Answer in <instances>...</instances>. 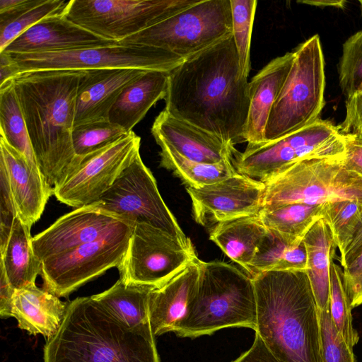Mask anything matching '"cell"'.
<instances>
[{"mask_svg":"<svg viewBox=\"0 0 362 362\" xmlns=\"http://www.w3.org/2000/svg\"><path fill=\"white\" fill-rule=\"evenodd\" d=\"M165 110L221 139L227 146L245 142L250 97L240 71L233 35L169 72Z\"/></svg>","mask_w":362,"mask_h":362,"instance_id":"obj_1","label":"cell"},{"mask_svg":"<svg viewBox=\"0 0 362 362\" xmlns=\"http://www.w3.org/2000/svg\"><path fill=\"white\" fill-rule=\"evenodd\" d=\"M83 70H42L13 78L37 164L53 188L75 160L72 144Z\"/></svg>","mask_w":362,"mask_h":362,"instance_id":"obj_2","label":"cell"},{"mask_svg":"<svg viewBox=\"0 0 362 362\" xmlns=\"http://www.w3.org/2000/svg\"><path fill=\"white\" fill-rule=\"evenodd\" d=\"M257 334L278 362H323L319 309L306 272L253 278Z\"/></svg>","mask_w":362,"mask_h":362,"instance_id":"obj_3","label":"cell"},{"mask_svg":"<svg viewBox=\"0 0 362 362\" xmlns=\"http://www.w3.org/2000/svg\"><path fill=\"white\" fill-rule=\"evenodd\" d=\"M151 325L125 327L91 296L68 303L62 323L47 339L44 362H160Z\"/></svg>","mask_w":362,"mask_h":362,"instance_id":"obj_4","label":"cell"},{"mask_svg":"<svg viewBox=\"0 0 362 362\" xmlns=\"http://www.w3.org/2000/svg\"><path fill=\"white\" fill-rule=\"evenodd\" d=\"M196 292L175 327L179 337H197L230 327L254 330L257 300L253 279L232 264L199 259Z\"/></svg>","mask_w":362,"mask_h":362,"instance_id":"obj_5","label":"cell"},{"mask_svg":"<svg viewBox=\"0 0 362 362\" xmlns=\"http://www.w3.org/2000/svg\"><path fill=\"white\" fill-rule=\"evenodd\" d=\"M230 0L198 1L121 41L154 49L160 71L170 72L232 34Z\"/></svg>","mask_w":362,"mask_h":362,"instance_id":"obj_6","label":"cell"},{"mask_svg":"<svg viewBox=\"0 0 362 362\" xmlns=\"http://www.w3.org/2000/svg\"><path fill=\"white\" fill-rule=\"evenodd\" d=\"M293 52L291 70L268 117L264 142L312 124L324 107L325 62L319 35L300 44Z\"/></svg>","mask_w":362,"mask_h":362,"instance_id":"obj_7","label":"cell"},{"mask_svg":"<svg viewBox=\"0 0 362 362\" xmlns=\"http://www.w3.org/2000/svg\"><path fill=\"white\" fill-rule=\"evenodd\" d=\"M264 185L261 210L295 203L322 205L344 199L362 203V177L346 168L344 158L297 162Z\"/></svg>","mask_w":362,"mask_h":362,"instance_id":"obj_8","label":"cell"},{"mask_svg":"<svg viewBox=\"0 0 362 362\" xmlns=\"http://www.w3.org/2000/svg\"><path fill=\"white\" fill-rule=\"evenodd\" d=\"M345 150L346 138L339 126L319 119L279 139L237 151L232 163L238 173L264 183L297 162L343 158Z\"/></svg>","mask_w":362,"mask_h":362,"instance_id":"obj_9","label":"cell"},{"mask_svg":"<svg viewBox=\"0 0 362 362\" xmlns=\"http://www.w3.org/2000/svg\"><path fill=\"white\" fill-rule=\"evenodd\" d=\"M198 0H69L64 14L95 35L121 42Z\"/></svg>","mask_w":362,"mask_h":362,"instance_id":"obj_10","label":"cell"},{"mask_svg":"<svg viewBox=\"0 0 362 362\" xmlns=\"http://www.w3.org/2000/svg\"><path fill=\"white\" fill-rule=\"evenodd\" d=\"M93 204L126 221L148 224L185 245H192L164 202L156 181L140 153Z\"/></svg>","mask_w":362,"mask_h":362,"instance_id":"obj_11","label":"cell"},{"mask_svg":"<svg viewBox=\"0 0 362 362\" xmlns=\"http://www.w3.org/2000/svg\"><path fill=\"white\" fill-rule=\"evenodd\" d=\"M197 258L193 245H185L160 229L136 223L117 267L119 279L126 284L159 288Z\"/></svg>","mask_w":362,"mask_h":362,"instance_id":"obj_12","label":"cell"},{"mask_svg":"<svg viewBox=\"0 0 362 362\" xmlns=\"http://www.w3.org/2000/svg\"><path fill=\"white\" fill-rule=\"evenodd\" d=\"M140 144V137L131 132L99 150L76 156L70 170L54 187V195L76 209L93 204L139 154Z\"/></svg>","mask_w":362,"mask_h":362,"instance_id":"obj_13","label":"cell"},{"mask_svg":"<svg viewBox=\"0 0 362 362\" xmlns=\"http://www.w3.org/2000/svg\"><path fill=\"white\" fill-rule=\"evenodd\" d=\"M134 224H129L107 235L42 261L44 289L57 297L74 291L118 267L127 252Z\"/></svg>","mask_w":362,"mask_h":362,"instance_id":"obj_14","label":"cell"},{"mask_svg":"<svg viewBox=\"0 0 362 362\" xmlns=\"http://www.w3.org/2000/svg\"><path fill=\"white\" fill-rule=\"evenodd\" d=\"M8 54L14 76L23 72L42 70L136 69L159 71L156 54L151 47L122 42L66 51Z\"/></svg>","mask_w":362,"mask_h":362,"instance_id":"obj_15","label":"cell"},{"mask_svg":"<svg viewBox=\"0 0 362 362\" xmlns=\"http://www.w3.org/2000/svg\"><path fill=\"white\" fill-rule=\"evenodd\" d=\"M195 221L204 227L238 218L257 216L262 207L264 183L236 173L199 188L187 187Z\"/></svg>","mask_w":362,"mask_h":362,"instance_id":"obj_16","label":"cell"},{"mask_svg":"<svg viewBox=\"0 0 362 362\" xmlns=\"http://www.w3.org/2000/svg\"><path fill=\"white\" fill-rule=\"evenodd\" d=\"M129 224L134 223L93 204L76 208L59 218L33 238V247L36 256L42 261L98 240Z\"/></svg>","mask_w":362,"mask_h":362,"instance_id":"obj_17","label":"cell"},{"mask_svg":"<svg viewBox=\"0 0 362 362\" xmlns=\"http://www.w3.org/2000/svg\"><path fill=\"white\" fill-rule=\"evenodd\" d=\"M0 162L7 171L18 215L30 228L42 214L54 188L36 163L0 136Z\"/></svg>","mask_w":362,"mask_h":362,"instance_id":"obj_18","label":"cell"},{"mask_svg":"<svg viewBox=\"0 0 362 362\" xmlns=\"http://www.w3.org/2000/svg\"><path fill=\"white\" fill-rule=\"evenodd\" d=\"M151 134L158 146H166L195 162L214 164L233 160L237 151L214 134L172 116L165 110L156 117Z\"/></svg>","mask_w":362,"mask_h":362,"instance_id":"obj_19","label":"cell"},{"mask_svg":"<svg viewBox=\"0 0 362 362\" xmlns=\"http://www.w3.org/2000/svg\"><path fill=\"white\" fill-rule=\"evenodd\" d=\"M146 71L136 69L83 70L78 81L74 126L108 119L111 108L123 90Z\"/></svg>","mask_w":362,"mask_h":362,"instance_id":"obj_20","label":"cell"},{"mask_svg":"<svg viewBox=\"0 0 362 362\" xmlns=\"http://www.w3.org/2000/svg\"><path fill=\"white\" fill-rule=\"evenodd\" d=\"M116 42L74 23L63 11L41 20L17 37L3 51L8 53L52 52Z\"/></svg>","mask_w":362,"mask_h":362,"instance_id":"obj_21","label":"cell"},{"mask_svg":"<svg viewBox=\"0 0 362 362\" xmlns=\"http://www.w3.org/2000/svg\"><path fill=\"white\" fill-rule=\"evenodd\" d=\"M293 59V52L276 57L249 82L250 107L245 131L247 146L264 142V131L269 113L288 75Z\"/></svg>","mask_w":362,"mask_h":362,"instance_id":"obj_22","label":"cell"},{"mask_svg":"<svg viewBox=\"0 0 362 362\" xmlns=\"http://www.w3.org/2000/svg\"><path fill=\"white\" fill-rule=\"evenodd\" d=\"M199 261L196 259L165 284L151 292L149 321L154 336L173 332L186 314L197 287Z\"/></svg>","mask_w":362,"mask_h":362,"instance_id":"obj_23","label":"cell"},{"mask_svg":"<svg viewBox=\"0 0 362 362\" xmlns=\"http://www.w3.org/2000/svg\"><path fill=\"white\" fill-rule=\"evenodd\" d=\"M67 306L59 297L35 284L15 291L11 317L21 329L48 339L59 329Z\"/></svg>","mask_w":362,"mask_h":362,"instance_id":"obj_24","label":"cell"},{"mask_svg":"<svg viewBox=\"0 0 362 362\" xmlns=\"http://www.w3.org/2000/svg\"><path fill=\"white\" fill-rule=\"evenodd\" d=\"M169 72L146 71L121 93L109 113L108 119L127 132L145 117L150 108L165 95Z\"/></svg>","mask_w":362,"mask_h":362,"instance_id":"obj_25","label":"cell"},{"mask_svg":"<svg viewBox=\"0 0 362 362\" xmlns=\"http://www.w3.org/2000/svg\"><path fill=\"white\" fill-rule=\"evenodd\" d=\"M267 232L258 216H246L216 225L209 238L250 276L252 262Z\"/></svg>","mask_w":362,"mask_h":362,"instance_id":"obj_26","label":"cell"},{"mask_svg":"<svg viewBox=\"0 0 362 362\" xmlns=\"http://www.w3.org/2000/svg\"><path fill=\"white\" fill-rule=\"evenodd\" d=\"M307 252V269L310 286L320 310L329 309L330 272L337 247L323 218L317 221L303 238Z\"/></svg>","mask_w":362,"mask_h":362,"instance_id":"obj_27","label":"cell"},{"mask_svg":"<svg viewBox=\"0 0 362 362\" xmlns=\"http://www.w3.org/2000/svg\"><path fill=\"white\" fill-rule=\"evenodd\" d=\"M30 228L18 215L8 243L1 252V268L15 290L35 285L41 273L42 261L35 254Z\"/></svg>","mask_w":362,"mask_h":362,"instance_id":"obj_28","label":"cell"},{"mask_svg":"<svg viewBox=\"0 0 362 362\" xmlns=\"http://www.w3.org/2000/svg\"><path fill=\"white\" fill-rule=\"evenodd\" d=\"M154 288L126 284L119 279L110 288L91 297L125 327L136 330L151 325L149 297Z\"/></svg>","mask_w":362,"mask_h":362,"instance_id":"obj_29","label":"cell"},{"mask_svg":"<svg viewBox=\"0 0 362 362\" xmlns=\"http://www.w3.org/2000/svg\"><path fill=\"white\" fill-rule=\"evenodd\" d=\"M325 204H290L258 214L267 229L276 232L292 245L300 244L313 225L324 216Z\"/></svg>","mask_w":362,"mask_h":362,"instance_id":"obj_30","label":"cell"},{"mask_svg":"<svg viewBox=\"0 0 362 362\" xmlns=\"http://www.w3.org/2000/svg\"><path fill=\"white\" fill-rule=\"evenodd\" d=\"M307 269V252L303 240L292 245L278 233L267 229L250 266V276L268 271H300Z\"/></svg>","mask_w":362,"mask_h":362,"instance_id":"obj_31","label":"cell"},{"mask_svg":"<svg viewBox=\"0 0 362 362\" xmlns=\"http://www.w3.org/2000/svg\"><path fill=\"white\" fill-rule=\"evenodd\" d=\"M160 166L173 171L187 187L199 188L231 177L236 171L232 160L209 164L190 160L173 149L160 145Z\"/></svg>","mask_w":362,"mask_h":362,"instance_id":"obj_32","label":"cell"},{"mask_svg":"<svg viewBox=\"0 0 362 362\" xmlns=\"http://www.w3.org/2000/svg\"><path fill=\"white\" fill-rule=\"evenodd\" d=\"M0 124L1 136L37 164L13 79L0 86Z\"/></svg>","mask_w":362,"mask_h":362,"instance_id":"obj_33","label":"cell"},{"mask_svg":"<svg viewBox=\"0 0 362 362\" xmlns=\"http://www.w3.org/2000/svg\"><path fill=\"white\" fill-rule=\"evenodd\" d=\"M362 217V203L344 199L326 203L323 219L329 227L340 255L349 244Z\"/></svg>","mask_w":362,"mask_h":362,"instance_id":"obj_34","label":"cell"},{"mask_svg":"<svg viewBox=\"0 0 362 362\" xmlns=\"http://www.w3.org/2000/svg\"><path fill=\"white\" fill-rule=\"evenodd\" d=\"M330 274L331 317L338 332L353 349L358 343L359 337L353 326L352 308L344 285L343 268L333 262Z\"/></svg>","mask_w":362,"mask_h":362,"instance_id":"obj_35","label":"cell"},{"mask_svg":"<svg viewBox=\"0 0 362 362\" xmlns=\"http://www.w3.org/2000/svg\"><path fill=\"white\" fill-rule=\"evenodd\" d=\"M129 133L109 119L74 126L72 144L75 155L84 156L114 143Z\"/></svg>","mask_w":362,"mask_h":362,"instance_id":"obj_36","label":"cell"},{"mask_svg":"<svg viewBox=\"0 0 362 362\" xmlns=\"http://www.w3.org/2000/svg\"><path fill=\"white\" fill-rule=\"evenodd\" d=\"M230 1L232 35L237 49L241 74L247 78L251 69V37L257 1L256 0Z\"/></svg>","mask_w":362,"mask_h":362,"instance_id":"obj_37","label":"cell"},{"mask_svg":"<svg viewBox=\"0 0 362 362\" xmlns=\"http://www.w3.org/2000/svg\"><path fill=\"white\" fill-rule=\"evenodd\" d=\"M68 3L64 0H35L7 24L0 26V52L41 20L64 11Z\"/></svg>","mask_w":362,"mask_h":362,"instance_id":"obj_38","label":"cell"},{"mask_svg":"<svg viewBox=\"0 0 362 362\" xmlns=\"http://www.w3.org/2000/svg\"><path fill=\"white\" fill-rule=\"evenodd\" d=\"M339 81L346 98L362 93V30L350 36L343 45Z\"/></svg>","mask_w":362,"mask_h":362,"instance_id":"obj_39","label":"cell"},{"mask_svg":"<svg viewBox=\"0 0 362 362\" xmlns=\"http://www.w3.org/2000/svg\"><path fill=\"white\" fill-rule=\"evenodd\" d=\"M323 362H356L353 349L344 340L332 320L330 310H320Z\"/></svg>","mask_w":362,"mask_h":362,"instance_id":"obj_40","label":"cell"},{"mask_svg":"<svg viewBox=\"0 0 362 362\" xmlns=\"http://www.w3.org/2000/svg\"><path fill=\"white\" fill-rule=\"evenodd\" d=\"M17 209L12 195L8 175L0 162V251H4L12 230Z\"/></svg>","mask_w":362,"mask_h":362,"instance_id":"obj_41","label":"cell"},{"mask_svg":"<svg viewBox=\"0 0 362 362\" xmlns=\"http://www.w3.org/2000/svg\"><path fill=\"white\" fill-rule=\"evenodd\" d=\"M339 128L345 137L362 144V93L346 98V116Z\"/></svg>","mask_w":362,"mask_h":362,"instance_id":"obj_42","label":"cell"},{"mask_svg":"<svg viewBox=\"0 0 362 362\" xmlns=\"http://www.w3.org/2000/svg\"><path fill=\"white\" fill-rule=\"evenodd\" d=\"M343 277L351 308L362 305V247L343 268Z\"/></svg>","mask_w":362,"mask_h":362,"instance_id":"obj_43","label":"cell"},{"mask_svg":"<svg viewBox=\"0 0 362 362\" xmlns=\"http://www.w3.org/2000/svg\"><path fill=\"white\" fill-rule=\"evenodd\" d=\"M233 362H278L264 345L260 337L255 334L252 346Z\"/></svg>","mask_w":362,"mask_h":362,"instance_id":"obj_44","label":"cell"},{"mask_svg":"<svg viewBox=\"0 0 362 362\" xmlns=\"http://www.w3.org/2000/svg\"><path fill=\"white\" fill-rule=\"evenodd\" d=\"M346 138L344 163L347 169L362 177V144Z\"/></svg>","mask_w":362,"mask_h":362,"instance_id":"obj_45","label":"cell"},{"mask_svg":"<svg viewBox=\"0 0 362 362\" xmlns=\"http://www.w3.org/2000/svg\"><path fill=\"white\" fill-rule=\"evenodd\" d=\"M15 291L10 284L4 269L1 268L0 315L1 317H11Z\"/></svg>","mask_w":362,"mask_h":362,"instance_id":"obj_46","label":"cell"},{"mask_svg":"<svg viewBox=\"0 0 362 362\" xmlns=\"http://www.w3.org/2000/svg\"><path fill=\"white\" fill-rule=\"evenodd\" d=\"M362 247V217L360 223L356 228L352 240L346 247L344 252L340 255V262L344 268L355 253Z\"/></svg>","mask_w":362,"mask_h":362,"instance_id":"obj_47","label":"cell"},{"mask_svg":"<svg viewBox=\"0 0 362 362\" xmlns=\"http://www.w3.org/2000/svg\"><path fill=\"white\" fill-rule=\"evenodd\" d=\"M298 2L317 7H334L337 8H344L346 3L344 0H304Z\"/></svg>","mask_w":362,"mask_h":362,"instance_id":"obj_48","label":"cell"},{"mask_svg":"<svg viewBox=\"0 0 362 362\" xmlns=\"http://www.w3.org/2000/svg\"><path fill=\"white\" fill-rule=\"evenodd\" d=\"M358 2L360 4L361 8H362V0H360Z\"/></svg>","mask_w":362,"mask_h":362,"instance_id":"obj_49","label":"cell"}]
</instances>
